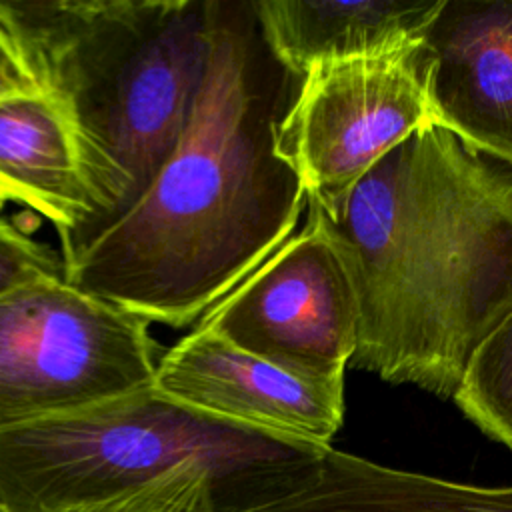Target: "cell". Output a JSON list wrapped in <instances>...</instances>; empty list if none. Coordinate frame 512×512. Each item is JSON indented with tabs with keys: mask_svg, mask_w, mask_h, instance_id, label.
<instances>
[{
	"mask_svg": "<svg viewBox=\"0 0 512 512\" xmlns=\"http://www.w3.org/2000/svg\"><path fill=\"white\" fill-rule=\"evenodd\" d=\"M208 416L330 446L344 420V378H308L196 326L160 354L154 382Z\"/></svg>",
	"mask_w": 512,
	"mask_h": 512,
	"instance_id": "obj_8",
	"label": "cell"
},
{
	"mask_svg": "<svg viewBox=\"0 0 512 512\" xmlns=\"http://www.w3.org/2000/svg\"><path fill=\"white\" fill-rule=\"evenodd\" d=\"M272 54L294 74L318 64L374 56L420 40L444 0H252Z\"/></svg>",
	"mask_w": 512,
	"mask_h": 512,
	"instance_id": "obj_11",
	"label": "cell"
},
{
	"mask_svg": "<svg viewBox=\"0 0 512 512\" xmlns=\"http://www.w3.org/2000/svg\"><path fill=\"white\" fill-rule=\"evenodd\" d=\"M148 326L66 276L0 296V430L150 386Z\"/></svg>",
	"mask_w": 512,
	"mask_h": 512,
	"instance_id": "obj_5",
	"label": "cell"
},
{
	"mask_svg": "<svg viewBox=\"0 0 512 512\" xmlns=\"http://www.w3.org/2000/svg\"><path fill=\"white\" fill-rule=\"evenodd\" d=\"M42 90L18 42L0 20V100Z\"/></svg>",
	"mask_w": 512,
	"mask_h": 512,
	"instance_id": "obj_16",
	"label": "cell"
},
{
	"mask_svg": "<svg viewBox=\"0 0 512 512\" xmlns=\"http://www.w3.org/2000/svg\"><path fill=\"white\" fill-rule=\"evenodd\" d=\"M426 44L436 124L512 166V0H444Z\"/></svg>",
	"mask_w": 512,
	"mask_h": 512,
	"instance_id": "obj_9",
	"label": "cell"
},
{
	"mask_svg": "<svg viewBox=\"0 0 512 512\" xmlns=\"http://www.w3.org/2000/svg\"><path fill=\"white\" fill-rule=\"evenodd\" d=\"M256 512H512V486H476L326 450L302 488Z\"/></svg>",
	"mask_w": 512,
	"mask_h": 512,
	"instance_id": "obj_12",
	"label": "cell"
},
{
	"mask_svg": "<svg viewBox=\"0 0 512 512\" xmlns=\"http://www.w3.org/2000/svg\"><path fill=\"white\" fill-rule=\"evenodd\" d=\"M58 276H64L62 258L0 216V296L24 284Z\"/></svg>",
	"mask_w": 512,
	"mask_h": 512,
	"instance_id": "obj_15",
	"label": "cell"
},
{
	"mask_svg": "<svg viewBox=\"0 0 512 512\" xmlns=\"http://www.w3.org/2000/svg\"><path fill=\"white\" fill-rule=\"evenodd\" d=\"M346 264L314 222L278 246L198 322L236 348L308 378H344L358 346Z\"/></svg>",
	"mask_w": 512,
	"mask_h": 512,
	"instance_id": "obj_7",
	"label": "cell"
},
{
	"mask_svg": "<svg viewBox=\"0 0 512 512\" xmlns=\"http://www.w3.org/2000/svg\"><path fill=\"white\" fill-rule=\"evenodd\" d=\"M328 448L208 416L150 384L2 428L0 508L82 512L202 466L218 512H256L312 480Z\"/></svg>",
	"mask_w": 512,
	"mask_h": 512,
	"instance_id": "obj_4",
	"label": "cell"
},
{
	"mask_svg": "<svg viewBox=\"0 0 512 512\" xmlns=\"http://www.w3.org/2000/svg\"><path fill=\"white\" fill-rule=\"evenodd\" d=\"M82 512H218L212 474L202 466L180 468L136 492Z\"/></svg>",
	"mask_w": 512,
	"mask_h": 512,
	"instance_id": "obj_14",
	"label": "cell"
},
{
	"mask_svg": "<svg viewBox=\"0 0 512 512\" xmlns=\"http://www.w3.org/2000/svg\"><path fill=\"white\" fill-rule=\"evenodd\" d=\"M0 198L46 216L60 254H74L94 222L96 202L62 106L44 90L0 100Z\"/></svg>",
	"mask_w": 512,
	"mask_h": 512,
	"instance_id": "obj_10",
	"label": "cell"
},
{
	"mask_svg": "<svg viewBox=\"0 0 512 512\" xmlns=\"http://www.w3.org/2000/svg\"><path fill=\"white\" fill-rule=\"evenodd\" d=\"M306 206L356 292L352 364L454 398L512 314V166L428 124Z\"/></svg>",
	"mask_w": 512,
	"mask_h": 512,
	"instance_id": "obj_2",
	"label": "cell"
},
{
	"mask_svg": "<svg viewBox=\"0 0 512 512\" xmlns=\"http://www.w3.org/2000/svg\"><path fill=\"white\" fill-rule=\"evenodd\" d=\"M0 20L72 126L96 202L84 248L176 148L208 66L210 0L0 2Z\"/></svg>",
	"mask_w": 512,
	"mask_h": 512,
	"instance_id": "obj_3",
	"label": "cell"
},
{
	"mask_svg": "<svg viewBox=\"0 0 512 512\" xmlns=\"http://www.w3.org/2000/svg\"><path fill=\"white\" fill-rule=\"evenodd\" d=\"M454 402L484 434L512 450V314L474 352Z\"/></svg>",
	"mask_w": 512,
	"mask_h": 512,
	"instance_id": "obj_13",
	"label": "cell"
},
{
	"mask_svg": "<svg viewBox=\"0 0 512 512\" xmlns=\"http://www.w3.org/2000/svg\"><path fill=\"white\" fill-rule=\"evenodd\" d=\"M430 66L420 40L318 64L302 76L276 148L300 176L306 200L338 196L410 134L436 124Z\"/></svg>",
	"mask_w": 512,
	"mask_h": 512,
	"instance_id": "obj_6",
	"label": "cell"
},
{
	"mask_svg": "<svg viewBox=\"0 0 512 512\" xmlns=\"http://www.w3.org/2000/svg\"><path fill=\"white\" fill-rule=\"evenodd\" d=\"M302 76L252 0H210V56L188 124L142 198L64 262L66 280L148 324L190 326L290 236L306 204L278 154Z\"/></svg>",
	"mask_w": 512,
	"mask_h": 512,
	"instance_id": "obj_1",
	"label": "cell"
},
{
	"mask_svg": "<svg viewBox=\"0 0 512 512\" xmlns=\"http://www.w3.org/2000/svg\"><path fill=\"white\" fill-rule=\"evenodd\" d=\"M0 512H4V510H2V508H0Z\"/></svg>",
	"mask_w": 512,
	"mask_h": 512,
	"instance_id": "obj_17",
	"label": "cell"
}]
</instances>
